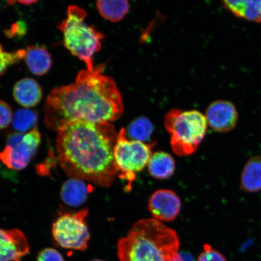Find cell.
<instances>
[{"label":"cell","instance_id":"7a4b0ae2","mask_svg":"<svg viewBox=\"0 0 261 261\" xmlns=\"http://www.w3.org/2000/svg\"><path fill=\"white\" fill-rule=\"evenodd\" d=\"M117 136L111 122L68 124L57 139L62 168L71 178L110 187L119 174L114 156Z\"/></svg>","mask_w":261,"mask_h":261},{"label":"cell","instance_id":"e0dca14e","mask_svg":"<svg viewBox=\"0 0 261 261\" xmlns=\"http://www.w3.org/2000/svg\"><path fill=\"white\" fill-rule=\"evenodd\" d=\"M147 165L150 175L156 179H164L171 177L175 169L174 159L165 152L152 154Z\"/></svg>","mask_w":261,"mask_h":261},{"label":"cell","instance_id":"ffe728a7","mask_svg":"<svg viewBox=\"0 0 261 261\" xmlns=\"http://www.w3.org/2000/svg\"><path fill=\"white\" fill-rule=\"evenodd\" d=\"M153 126L146 117H139L130 123L127 133L134 140L145 143L148 140L153 132Z\"/></svg>","mask_w":261,"mask_h":261},{"label":"cell","instance_id":"30bf717a","mask_svg":"<svg viewBox=\"0 0 261 261\" xmlns=\"http://www.w3.org/2000/svg\"><path fill=\"white\" fill-rule=\"evenodd\" d=\"M205 118L212 128L218 132L226 133L236 128L238 114L232 103L217 100L208 107Z\"/></svg>","mask_w":261,"mask_h":261},{"label":"cell","instance_id":"7402d4cb","mask_svg":"<svg viewBox=\"0 0 261 261\" xmlns=\"http://www.w3.org/2000/svg\"><path fill=\"white\" fill-rule=\"evenodd\" d=\"M197 261H227L219 251L212 249L210 245L205 244L204 250L198 257Z\"/></svg>","mask_w":261,"mask_h":261},{"label":"cell","instance_id":"5b68a950","mask_svg":"<svg viewBox=\"0 0 261 261\" xmlns=\"http://www.w3.org/2000/svg\"><path fill=\"white\" fill-rule=\"evenodd\" d=\"M165 126L171 136L173 151L179 156H188L197 151L204 138L207 122L197 111L173 109L166 114Z\"/></svg>","mask_w":261,"mask_h":261},{"label":"cell","instance_id":"ac0fdd59","mask_svg":"<svg viewBox=\"0 0 261 261\" xmlns=\"http://www.w3.org/2000/svg\"><path fill=\"white\" fill-rule=\"evenodd\" d=\"M96 7L104 18L113 22L121 20L128 12L129 6L127 1H97Z\"/></svg>","mask_w":261,"mask_h":261},{"label":"cell","instance_id":"277c9868","mask_svg":"<svg viewBox=\"0 0 261 261\" xmlns=\"http://www.w3.org/2000/svg\"><path fill=\"white\" fill-rule=\"evenodd\" d=\"M84 9L75 5L68 7L66 18L59 25L63 33L65 47L86 64L87 70H94L93 56L101 47L103 35L85 22Z\"/></svg>","mask_w":261,"mask_h":261},{"label":"cell","instance_id":"4316f807","mask_svg":"<svg viewBox=\"0 0 261 261\" xmlns=\"http://www.w3.org/2000/svg\"><path fill=\"white\" fill-rule=\"evenodd\" d=\"M91 261H105V260H100V259H95V260H91Z\"/></svg>","mask_w":261,"mask_h":261},{"label":"cell","instance_id":"44dd1931","mask_svg":"<svg viewBox=\"0 0 261 261\" xmlns=\"http://www.w3.org/2000/svg\"><path fill=\"white\" fill-rule=\"evenodd\" d=\"M25 54L24 49L12 52L6 51L0 44V75L4 73L9 67L18 63L24 58Z\"/></svg>","mask_w":261,"mask_h":261},{"label":"cell","instance_id":"484cf974","mask_svg":"<svg viewBox=\"0 0 261 261\" xmlns=\"http://www.w3.org/2000/svg\"><path fill=\"white\" fill-rule=\"evenodd\" d=\"M18 2L19 3H21V4H22V5H32L33 4H34V3L37 2H36V1H19Z\"/></svg>","mask_w":261,"mask_h":261},{"label":"cell","instance_id":"4fadbf2b","mask_svg":"<svg viewBox=\"0 0 261 261\" xmlns=\"http://www.w3.org/2000/svg\"><path fill=\"white\" fill-rule=\"evenodd\" d=\"M13 93L16 102L27 108L37 106L42 98L40 85L31 78H24L19 81L15 84Z\"/></svg>","mask_w":261,"mask_h":261},{"label":"cell","instance_id":"603a6c76","mask_svg":"<svg viewBox=\"0 0 261 261\" xmlns=\"http://www.w3.org/2000/svg\"><path fill=\"white\" fill-rule=\"evenodd\" d=\"M13 114L11 107L0 100V129L7 128L12 122Z\"/></svg>","mask_w":261,"mask_h":261},{"label":"cell","instance_id":"2e32d148","mask_svg":"<svg viewBox=\"0 0 261 261\" xmlns=\"http://www.w3.org/2000/svg\"><path fill=\"white\" fill-rule=\"evenodd\" d=\"M224 6L238 18L261 22V0L224 1Z\"/></svg>","mask_w":261,"mask_h":261},{"label":"cell","instance_id":"8fae6325","mask_svg":"<svg viewBox=\"0 0 261 261\" xmlns=\"http://www.w3.org/2000/svg\"><path fill=\"white\" fill-rule=\"evenodd\" d=\"M24 234L18 229H0V261H19L29 252Z\"/></svg>","mask_w":261,"mask_h":261},{"label":"cell","instance_id":"9a60e30c","mask_svg":"<svg viewBox=\"0 0 261 261\" xmlns=\"http://www.w3.org/2000/svg\"><path fill=\"white\" fill-rule=\"evenodd\" d=\"M24 59L31 72L38 76L47 73L51 66L50 55L44 47H28L25 50Z\"/></svg>","mask_w":261,"mask_h":261},{"label":"cell","instance_id":"cb8c5ba5","mask_svg":"<svg viewBox=\"0 0 261 261\" xmlns=\"http://www.w3.org/2000/svg\"><path fill=\"white\" fill-rule=\"evenodd\" d=\"M37 261H64L63 256L57 250L47 248L38 254Z\"/></svg>","mask_w":261,"mask_h":261},{"label":"cell","instance_id":"5bb4252c","mask_svg":"<svg viewBox=\"0 0 261 261\" xmlns=\"http://www.w3.org/2000/svg\"><path fill=\"white\" fill-rule=\"evenodd\" d=\"M240 187L247 193L261 190V155L252 156L246 163L241 175Z\"/></svg>","mask_w":261,"mask_h":261},{"label":"cell","instance_id":"8992f818","mask_svg":"<svg viewBox=\"0 0 261 261\" xmlns=\"http://www.w3.org/2000/svg\"><path fill=\"white\" fill-rule=\"evenodd\" d=\"M154 144H146L137 140H129L126 130L122 128L117 136L114 147V160L120 178L128 182V189L136 178L137 172L142 171L148 165Z\"/></svg>","mask_w":261,"mask_h":261},{"label":"cell","instance_id":"9c48e42d","mask_svg":"<svg viewBox=\"0 0 261 261\" xmlns=\"http://www.w3.org/2000/svg\"><path fill=\"white\" fill-rule=\"evenodd\" d=\"M181 201L175 192L169 189L156 191L150 197L148 208L155 219L174 221L181 210Z\"/></svg>","mask_w":261,"mask_h":261},{"label":"cell","instance_id":"ba28073f","mask_svg":"<svg viewBox=\"0 0 261 261\" xmlns=\"http://www.w3.org/2000/svg\"><path fill=\"white\" fill-rule=\"evenodd\" d=\"M40 143L41 135L37 128L27 133L11 134L5 148L0 152V161L9 169L22 170L35 155Z\"/></svg>","mask_w":261,"mask_h":261},{"label":"cell","instance_id":"6da1fadb","mask_svg":"<svg viewBox=\"0 0 261 261\" xmlns=\"http://www.w3.org/2000/svg\"><path fill=\"white\" fill-rule=\"evenodd\" d=\"M104 65L93 71L82 70L73 84L51 90L45 100L44 121L59 132L70 123L111 122L123 112L115 82L103 74Z\"/></svg>","mask_w":261,"mask_h":261},{"label":"cell","instance_id":"d6986e66","mask_svg":"<svg viewBox=\"0 0 261 261\" xmlns=\"http://www.w3.org/2000/svg\"><path fill=\"white\" fill-rule=\"evenodd\" d=\"M38 122V116L34 111L20 109L13 116L12 126L19 133H27L34 129Z\"/></svg>","mask_w":261,"mask_h":261},{"label":"cell","instance_id":"3957f363","mask_svg":"<svg viewBox=\"0 0 261 261\" xmlns=\"http://www.w3.org/2000/svg\"><path fill=\"white\" fill-rule=\"evenodd\" d=\"M177 233L161 221L149 218L133 225L118 241L119 261H175L179 255Z\"/></svg>","mask_w":261,"mask_h":261},{"label":"cell","instance_id":"7c38bea8","mask_svg":"<svg viewBox=\"0 0 261 261\" xmlns=\"http://www.w3.org/2000/svg\"><path fill=\"white\" fill-rule=\"evenodd\" d=\"M91 191V188L83 179L71 178L63 185L61 197L70 206L79 207L86 201Z\"/></svg>","mask_w":261,"mask_h":261},{"label":"cell","instance_id":"52a82bcc","mask_svg":"<svg viewBox=\"0 0 261 261\" xmlns=\"http://www.w3.org/2000/svg\"><path fill=\"white\" fill-rule=\"evenodd\" d=\"M89 211L81 210L75 213L60 215L52 226L54 240L65 249L84 251L90 239L86 218Z\"/></svg>","mask_w":261,"mask_h":261},{"label":"cell","instance_id":"d4e9b609","mask_svg":"<svg viewBox=\"0 0 261 261\" xmlns=\"http://www.w3.org/2000/svg\"><path fill=\"white\" fill-rule=\"evenodd\" d=\"M3 165H3L1 161H0V176L5 175L6 177H11V175H12L11 174V171L6 170V168H3Z\"/></svg>","mask_w":261,"mask_h":261}]
</instances>
